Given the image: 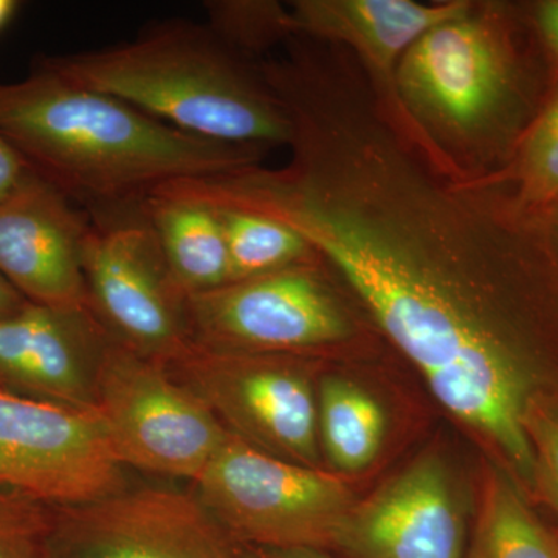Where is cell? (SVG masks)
<instances>
[{
    "label": "cell",
    "instance_id": "1",
    "mask_svg": "<svg viewBox=\"0 0 558 558\" xmlns=\"http://www.w3.org/2000/svg\"><path fill=\"white\" fill-rule=\"evenodd\" d=\"M288 163L236 172L220 199L299 231L451 416L535 490L526 432L549 389L558 255L506 180L450 179L381 119L359 69L288 101Z\"/></svg>",
    "mask_w": 558,
    "mask_h": 558
},
{
    "label": "cell",
    "instance_id": "2",
    "mask_svg": "<svg viewBox=\"0 0 558 558\" xmlns=\"http://www.w3.org/2000/svg\"><path fill=\"white\" fill-rule=\"evenodd\" d=\"M0 132L36 175L100 211L142 204L175 180L263 165L270 150L185 134L40 61L27 78L0 83Z\"/></svg>",
    "mask_w": 558,
    "mask_h": 558
},
{
    "label": "cell",
    "instance_id": "3",
    "mask_svg": "<svg viewBox=\"0 0 558 558\" xmlns=\"http://www.w3.org/2000/svg\"><path fill=\"white\" fill-rule=\"evenodd\" d=\"M398 92L432 163L465 182L501 174L538 113L513 10L499 2L469 0L425 32L399 62Z\"/></svg>",
    "mask_w": 558,
    "mask_h": 558
},
{
    "label": "cell",
    "instance_id": "4",
    "mask_svg": "<svg viewBox=\"0 0 558 558\" xmlns=\"http://www.w3.org/2000/svg\"><path fill=\"white\" fill-rule=\"evenodd\" d=\"M39 61L196 137L270 149L288 148L292 135L256 62L238 57L207 25L161 22L131 43Z\"/></svg>",
    "mask_w": 558,
    "mask_h": 558
},
{
    "label": "cell",
    "instance_id": "5",
    "mask_svg": "<svg viewBox=\"0 0 558 558\" xmlns=\"http://www.w3.org/2000/svg\"><path fill=\"white\" fill-rule=\"evenodd\" d=\"M186 315L194 343L253 354L307 357L377 332L322 258L186 296Z\"/></svg>",
    "mask_w": 558,
    "mask_h": 558
},
{
    "label": "cell",
    "instance_id": "6",
    "mask_svg": "<svg viewBox=\"0 0 558 558\" xmlns=\"http://www.w3.org/2000/svg\"><path fill=\"white\" fill-rule=\"evenodd\" d=\"M231 539L260 549H336L355 497L339 473L296 464L231 435L196 481Z\"/></svg>",
    "mask_w": 558,
    "mask_h": 558
},
{
    "label": "cell",
    "instance_id": "7",
    "mask_svg": "<svg viewBox=\"0 0 558 558\" xmlns=\"http://www.w3.org/2000/svg\"><path fill=\"white\" fill-rule=\"evenodd\" d=\"M94 410L123 468L194 483L231 436L168 363L116 340L102 355Z\"/></svg>",
    "mask_w": 558,
    "mask_h": 558
},
{
    "label": "cell",
    "instance_id": "8",
    "mask_svg": "<svg viewBox=\"0 0 558 558\" xmlns=\"http://www.w3.org/2000/svg\"><path fill=\"white\" fill-rule=\"evenodd\" d=\"M83 267L90 310L117 343L168 365L190 347L186 295L142 204L89 223Z\"/></svg>",
    "mask_w": 558,
    "mask_h": 558
},
{
    "label": "cell",
    "instance_id": "9",
    "mask_svg": "<svg viewBox=\"0 0 558 558\" xmlns=\"http://www.w3.org/2000/svg\"><path fill=\"white\" fill-rule=\"evenodd\" d=\"M170 368L231 435L274 457L318 468L317 389L304 357L191 341Z\"/></svg>",
    "mask_w": 558,
    "mask_h": 558
},
{
    "label": "cell",
    "instance_id": "10",
    "mask_svg": "<svg viewBox=\"0 0 558 558\" xmlns=\"http://www.w3.org/2000/svg\"><path fill=\"white\" fill-rule=\"evenodd\" d=\"M123 469L95 410L0 389V486L75 508L124 490Z\"/></svg>",
    "mask_w": 558,
    "mask_h": 558
},
{
    "label": "cell",
    "instance_id": "11",
    "mask_svg": "<svg viewBox=\"0 0 558 558\" xmlns=\"http://www.w3.org/2000/svg\"><path fill=\"white\" fill-rule=\"evenodd\" d=\"M197 495L124 488L64 508L54 558H242Z\"/></svg>",
    "mask_w": 558,
    "mask_h": 558
},
{
    "label": "cell",
    "instance_id": "12",
    "mask_svg": "<svg viewBox=\"0 0 558 558\" xmlns=\"http://www.w3.org/2000/svg\"><path fill=\"white\" fill-rule=\"evenodd\" d=\"M468 2L295 0L288 5L293 36L344 47L365 73L381 119L432 163L424 138L400 102L399 62L425 32L457 16Z\"/></svg>",
    "mask_w": 558,
    "mask_h": 558
},
{
    "label": "cell",
    "instance_id": "13",
    "mask_svg": "<svg viewBox=\"0 0 558 558\" xmlns=\"http://www.w3.org/2000/svg\"><path fill=\"white\" fill-rule=\"evenodd\" d=\"M465 517L446 459L422 454L355 501L336 549L348 558H465Z\"/></svg>",
    "mask_w": 558,
    "mask_h": 558
},
{
    "label": "cell",
    "instance_id": "14",
    "mask_svg": "<svg viewBox=\"0 0 558 558\" xmlns=\"http://www.w3.org/2000/svg\"><path fill=\"white\" fill-rule=\"evenodd\" d=\"M89 223L33 172L0 202V275L31 303L89 310L83 267Z\"/></svg>",
    "mask_w": 558,
    "mask_h": 558
},
{
    "label": "cell",
    "instance_id": "15",
    "mask_svg": "<svg viewBox=\"0 0 558 558\" xmlns=\"http://www.w3.org/2000/svg\"><path fill=\"white\" fill-rule=\"evenodd\" d=\"M112 340L90 307L31 303L0 322V384L28 398L94 410L98 369Z\"/></svg>",
    "mask_w": 558,
    "mask_h": 558
},
{
    "label": "cell",
    "instance_id": "16",
    "mask_svg": "<svg viewBox=\"0 0 558 558\" xmlns=\"http://www.w3.org/2000/svg\"><path fill=\"white\" fill-rule=\"evenodd\" d=\"M142 208L175 284L186 296L230 281L229 253L215 209L161 194H150Z\"/></svg>",
    "mask_w": 558,
    "mask_h": 558
},
{
    "label": "cell",
    "instance_id": "17",
    "mask_svg": "<svg viewBox=\"0 0 558 558\" xmlns=\"http://www.w3.org/2000/svg\"><path fill=\"white\" fill-rule=\"evenodd\" d=\"M318 440L336 473H359L379 457L387 416L379 400L341 376L319 381Z\"/></svg>",
    "mask_w": 558,
    "mask_h": 558
},
{
    "label": "cell",
    "instance_id": "18",
    "mask_svg": "<svg viewBox=\"0 0 558 558\" xmlns=\"http://www.w3.org/2000/svg\"><path fill=\"white\" fill-rule=\"evenodd\" d=\"M465 558H558V537L529 506L509 470L486 473Z\"/></svg>",
    "mask_w": 558,
    "mask_h": 558
},
{
    "label": "cell",
    "instance_id": "19",
    "mask_svg": "<svg viewBox=\"0 0 558 558\" xmlns=\"http://www.w3.org/2000/svg\"><path fill=\"white\" fill-rule=\"evenodd\" d=\"M218 215L227 253L230 281H241L317 260L319 255L288 223L245 209L209 207Z\"/></svg>",
    "mask_w": 558,
    "mask_h": 558
},
{
    "label": "cell",
    "instance_id": "20",
    "mask_svg": "<svg viewBox=\"0 0 558 558\" xmlns=\"http://www.w3.org/2000/svg\"><path fill=\"white\" fill-rule=\"evenodd\" d=\"M521 207L545 216L558 205V86L539 108L501 174Z\"/></svg>",
    "mask_w": 558,
    "mask_h": 558
},
{
    "label": "cell",
    "instance_id": "21",
    "mask_svg": "<svg viewBox=\"0 0 558 558\" xmlns=\"http://www.w3.org/2000/svg\"><path fill=\"white\" fill-rule=\"evenodd\" d=\"M205 11L209 32L250 62L264 60L293 36L289 5L277 0H211Z\"/></svg>",
    "mask_w": 558,
    "mask_h": 558
},
{
    "label": "cell",
    "instance_id": "22",
    "mask_svg": "<svg viewBox=\"0 0 558 558\" xmlns=\"http://www.w3.org/2000/svg\"><path fill=\"white\" fill-rule=\"evenodd\" d=\"M526 432L535 465V490L558 519V392L545 391L532 400Z\"/></svg>",
    "mask_w": 558,
    "mask_h": 558
},
{
    "label": "cell",
    "instance_id": "23",
    "mask_svg": "<svg viewBox=\"0 0 558 558\" xmlns=\"http://www.w3.org/2000/svg\"><path fill=\"white\" fill-rule=\"evenodd\" d=\"M32 174L27 161L0 132V202L11 196Z\"/></svg>",
    "mask_w": 558,
    "mask_h": 558
},
{
    "label": "cell",
    "instance_id": "24",
    "mask_svg": "<svg viewBox=\"0 0 558 558\" xmlns=\"http://www.w3.org/2000/svg\"><path fill=\"white\" fill-rule=\"evenodd\" d=\"M532 25L558 65V0L535 3L532 7Z\"/></svg>",
    "mask_w": 558,
    "mask_h": 558
},
{
    "label": "cell",
    "instance_id": "25",
    "mask_svg": "<svg viewBox=\"0 0 558 558\" xmlns=\"http://www.w3.org/2000/svg\"><path fill=\"white\" fill-rule=\"evenodd\" d=\"M20 524L0 517V558H31L25 549L24 531Z\"/></svg>",
    "mask_w": 558,
    "mask_h": 558
},
{
    "label": "cell",
    "instance_id": "26",
    "mask_svg": "<svg viewBox=\"0 0 558 558\" xmlns=\"http://www.w3.org/2000/svg\"><path fill=\"white\" fill-rule=\"evenodd\" d=\"M31 301L14 288L13 284L0 275V322L20 314L24 307H27Z\"/></svg>",
    "mask_w": 558,
    "mask_h": 558
},
{
    "label": "cell",
    "instance_id": "27",
    "mask_svg": "<svg viewBox=\"0 0 558 558\" xmlns=\"http://www.w3.org/2000/svg\"><path fill=\"white\" fill-rule=\"evenodd\" d=\"M242 558H332L326 550L318 549H260L250 548Z\"/></svg>",
    "mask_w": 558,
    "mask_h": 558
},
{
    "label": "cell",
    "instance_id": "28",
    "mask_svg": "<svg viewBox=\"0 0 558 558\" xmlns=\"http://www.w3.org/2000/svg\"><path fill=\"white\" fill-rule=\"evenodd\" d=\"M546 229H548L549 240L553 242L558 255V205L550 208L545 215Z\"/></svg>",
    "mask_w": 558,
    "mask_h": 558
},
{
    "label": "cell",
    "instance_id": "29",
    "mask_svg": "<svg viewBox=\"0 0 558 558\" xmlns=\"http://www.w3.org/2000/svg\"><path fill=\"white\" fill-rule=\"evenodd\" d=\"M17 7L20 3L14 0H0V31L9 24L11 17L16 13Z\"/></svg>",
    "mask_w": 558,
    "mask_h": 558
}]
</instances>
